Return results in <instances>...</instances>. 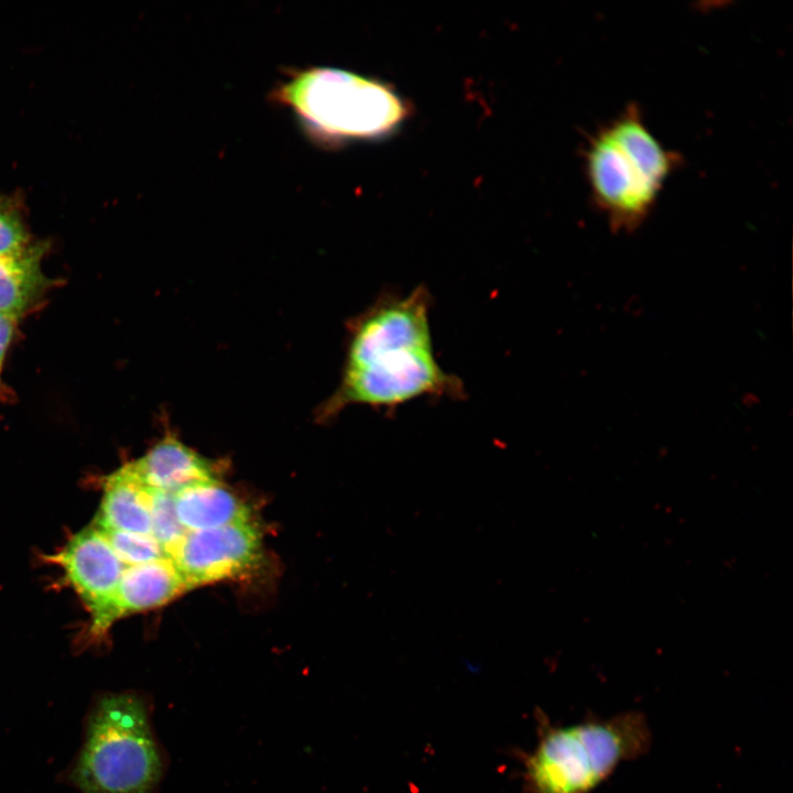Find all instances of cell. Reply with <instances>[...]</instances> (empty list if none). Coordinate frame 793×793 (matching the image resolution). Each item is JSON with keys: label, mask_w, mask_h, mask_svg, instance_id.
<instances>
[{"label": "cell", "mask_w": 793, "mask_h": 793, "mask_svg": "<svg viewBox=\"0 0 793 793\" xmlns=\"http://www.w3.org/2000/svg\"><path fill=\"white\" fill-rule=\"evenodd\" d=\"M432 294L424 284L408 294L382 291L348 324L340 382L322 406L324 419L349 405L393 413L420 398L460 400L461 380L435 358L430 323Z\"/></svg>", "instance_id": "cell-1"}, {"label": "cell", "mask_w": 793, "mask_h": 793, "mask_svg": "<svg viewBox=\"0 0 793 793\" xmlns=\"http://www.w3.org/2000/svg\"><path fill=\"white\" fill-rule=\"evenodd\" d=\"M584 160L590 198L617 232L632 231L645 220L680 162L636 105L590 135Z\"/></svg>", "instance_id": "cell-2"}, {"label": "cell", "mask_w": 793, "mask_h": 793, "mask_svg": "<svg viewBox=\"0 0 793 793\" xmlns=\"http://www.w3.org/2000/svg\"><path fill=\"white\" fill-rule=\"evenodd\" d=\"M270 98L290 109L309 140L324 145L377 138L406 115L388 85L333 67L290 69Z\"/></svg>", "instance_id": "cell-3"}, {"label": "cell", "mask_w": 793, "mask_h": 793, "mask_svg": "<svg viewBox=\"0 0 793 793\" xmlns=\"http://www.w3.org/2000/svg\"><path fill=\"white\" fill-rule=\"evenodd\" d=\"M652 732L645 716L628 710L555 726L543 723L525 759L532 793H591L621 764L644 756Z\"/></svg>", "instance_id": "cell-4"}, {"label": "cell", "mask_w": 793, "mask_h": 793, "mask_svg": "<svg viewBox=\"0 0 793 793\" xmlns=\"http://www.w3.org/2000/svg\"><path fill=\"white\" fill-rule=\"evenodd\" d=\"M80 750L67 773L82 793H149L163 772L145 700L107 693L91 704Z\"/></svg>", "instance_id": "cell-5"}, {"label": "cell", "mask_w": 793, "mask_h": 793, "mask_svg": "<svg viewBox=\"0 0 793 793\" xmlns=\"http://www.w3.org/2000/svg\"><path fill=\"white\" fill-rule=\"evenodd\" d=\"M262 555L253 522L186 532L167 554L189 589L251 572Z\"/></svg>", "instance_id": "cell-6"}, {"label": "cell", "mask_w": 793, "mask_h": 793, "mask_svg": "<svg viewBox=\"0 0 793 793\" xmlns=\"http://www.w3.org/2000/svg\"><path fill=\"white\" fill-rule=\"evenodd\" d=\"M91 616L89 634L104 636L113 623L111 605L126 565L93 524L73 535L53 556Z\"/></svg>", "instance_id": "cell-7"}, {"label": "cell", "mask_w": 793, "mask_h": 793, "mask_svg": "<svg viewBox=\"0 0 793 793\" xmlns=\"http://www.w3.org/2000/svg\"><path fill=\"white\" fill-rule=\"evenodd\" d=\"M127 466L141 485L172 495L197 482L219 480L210 459L170 433Z\"/></svg>", "instance_id": "cell-8"}, {"label": "cell", "mask_w": 793, "mask_h": 793, "mask_svg": "<svg viewBox=\"0 0 793 793\" xmlns=\"http://www.w3.org/2000/svg\"><path fill=\"white\" fill-rule=\"evenodd\" d=\"M189 590L170 557L127 566L111 605L115 622L128 615L156 608Z\"/></svg>", "instance_id": "cell-9"}, {"label": "cell", "mask_w": 793, "mask_h": 793, "mask_svg": "<svg viewBox=\"0 0 793 793\" xmlns=\"http://www.w3.org/2000/svg\"><path fill=\"white\" fill-rule=\"evenodd\" d=\"M177 519L186 532L251 521L247 504L219 480L202 481L173 493Z\"/></svg>", "instance_id": "cell-10"}, {"label": "cell", "mask_w": 793, "mask_h": 793, "mask_svg": "<svg viewBox=\"0 0 793 793\" xmlns=\"http://www.w3.org/2000/svg\"><path fill=\"white\" fill-rule=\"evenodd\" d=\"M105 493L93 525L151 534L150 488L141 485L127 464L105 479Z\"/></svg>", "instance_id": "cell-11"}, {"label": "cell", "mask_w": 793, "mask_h": 793, "mask_svg": "<svg viewBox=\"0 0 793 793\" xmlns=\"http://www.w3.org/2000/svg\"><path fill=\"white\" fill-rule=\"evenodd\" d=\"M43 246L0 254V314L20 316L44 291Z\"/></svg>", "instance_id": "cell-12"}, {"label": "cell", "mask_w": 793, "mask_h": 793, "mask_svg": "<svg viewBox=\"0 0 793 793\" xmlns=\"http://www.w3.org/2000/svg\"><path fill=\"white\" fill-rule=\"evenodd\" d=\"M150 519L151 534L167 556L186 534L177 519L172 493L150 488Z\"/></svg>", "instance_id": "cell-13"}, {"label": "cell", "mask_w": 793, "mask_h": 793, "mask_svg": "<svg viewBox=\"0 0 793 793\" xmlns=\"http://www.w3.org/2000/svg\"><path fill=\"white\" fill-rule=\"evenodd\" d=\"M101 532L108 540L117 556L126 566L139 565L162 557H167L163 547L152 536V534L115 530Z\"/></svg>", "instance_id": "cell-14"}, {"label": "cell", "mask_w": 793, "mask_h": 793, "mask_svg": "<svg viewBox=\"0 0 793 793\" xmlns=\"http://www.w3.org/2000/svg\"><path fill=\"white\" fill-rule=\"evenodd\" d=\"M31 245L28 230L19 213L0 203V254L11 253Z\"/></svg>", "instance_id": "cell-15"}, {"label": "cell", "mask_w": 793, "mask_h": 793, "mask_svg": "<svg viewBox=\"0 0 793 793\" xmlns=\"http://www.w3.org/2000/svg\"><path fill=\"white\" fill-rule=\"evenodd\" d=\"M18 316L0 314V371L12 340Z\"/></svg>", "instance_id": "cell-16"}]
</instances>
